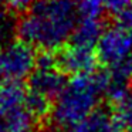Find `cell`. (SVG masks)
Returning <instances> with one entry per match:
<instances>
[{"label": "cell", "instance_id": "6da1fadb", "mask_svg": "<svg viewBox=\"0 0 132 132\" xmlns=\"http://www.w3.org/2000/svg\"><path fill=\"white\" fill-rule=\"evenodd\" d=\"M78 20L77 3L63 0L36 2L20 17L16 31L19 40L41 51L54 53L71 40Z\"/></svg>", "mask_w": 132, "mask_h": 132}, {"label": "cell", "instance_id": "7a4b0ae2", "mask_svg": "<svg viewBox=\"0 0 132 132\" xmlns=\"http://www.w3.org/2000/svg\"><path fill=\"white\" fill-rule=\"evenodd\" d=\"M111 81L109 70H95L89 74L71 77L55 102L51 119L61 131L85 119L98 108V104Z\"/></svg>", "mask_w": 132, "mask_h": 132}, {"label": "cell", "instance_id": "3957f363", "mask_svg": "<svg viewBox=\"0 0 132 132\" xmlns=\"http://www.w3.org/2000/svg\"><path fill=\"white\" fill-rule=\"evenodd\" d=\"M36 48L21 40L0 46V77L4 81L29 80L37 67Z\"/></svg>", "mask_w": 132, "mask_h": 132}, {"label": "cell", "instance_id": "277c9868", "mask_svg": "<svg viewBox=\"0 0 132 132\" xmlns=\"http://www.w3.org/2000/svg\"><path fill=\"white\" fill-rule=\"evenodd\" d=\"M98 61L112 70L121 65L132 54V30L118 24L106 27L97 44Z\"/></svg>", "mask_w": 132, "mask_h": 132}, {"label": "cell", "instance_id": "5b68a950", "mask_svg": "<svg viewBox=\"0 0 132 132\" xmlns=\"http://www.w3.org/2000/svg\"><path fill=\"white\" fill-rule=\"evenodd\" d=\"M57 65L64 74L75 75L89 74L95 71V65L98 63V57L95 50L80 47L75 44H67L55 54Z\"/></svg>", "mask_w": 132, "mask_h": 132}, {"label": "cell", "instance_id": "8992f818", "mask_svg": "<svg viewBox=\"0 0 132 132\" xmlns=\"http://www.w3.org/2000/svg\"><path fill=\"white\" fill-rule=\"evenodd\" d=\"M27 82V88L30 91L38 92L48 100H57L65 88L68 78L67 74L58 68V65H37Z\"/></svg>", "mask_w": 132, "mask_h": 132}, {"label": "cell", "instance_id": "52a82bcc", "mask_svg": "<svg viewBox=\"0 0 132 132\" xmlns=\"http://www.w3.org/2000/svg\"><path fill=\"white\" fill-rule=\"evenodd\" d=\"M123 128L122 121L114 109L98 106L89 117L63 132H122Z\"/></svg>", "mask_w": 132, "mask_h": 132}, {"label": "cell", "instance_id": "ba28073f", "mask_svg": "<svg viewBox=\"0 0 132 132\" xmlns=\"http://www.w3.org/2000/svg\"><path fill=\"white\" fill-rule=\"evenodd\" d=\"M105 29L102 19H80L72 33L71 44L95 50Z\"/></svg>", "mask_w": 132, "mask_h": 132}, {"label": "cell", "instance_id": "9c48e42d", "mask_svg": "<svg viewBox=\"0 0 132 132\" xmlns=\"http://www.w3.org/2000/svg\"><path fill=\"white\" fill-rule=\"evenodd\" d=\"M27 91L29 88L20 81H3L0 84V112L7 114L24 106Z\"/></svg>", "mask_w": 132, "mask_h": 132}, {"label": "cell", "instance_id": "30bf717a", "mask_svg": "<svg viewBox=\"0 0 132 132\" xmlns=\"http://www.w3.org/2000/svg\"><path fill=\"white\" fill-rule=\"evenodd\" d=\"M105 10L115 20V24L132 30V2L111 0L105 3Z\"/></svg>", "mask_w": 132, "mask_h": 132}, {"label": "cell", "instance_id": "8fae6325", "mask_svg": "<svg viewBox=\"0 0 132 132\" xmlns=\"http://www.w3.org/2000/svg\"><path fill=\"white\" fill-rule=\"evenodd\" d=\"M26 108L30 114L34 117V119H43L47 115H51L53 111V104L51 100H48L47 97L38 94L34 91H27V97H26Z\"/></svg>", "mask_w": 132, "mask_h": 132}, {"label": "cell", "instance_id": "7c38bea8", "mask_svg": "<svg viewBox=\"0 0 132 132\" xmlns=\"http://www.w3.org/2000/svg\"><path fill=\"white\" fill-rule=\"evenodd\" d=\"M77 13L80 19H102L105 10V3L97 0H88L77 3Z\"/></svg>", "mask_w": 132, "mask_h": 132}, {"label": "cell", "instance_id": "4fadbf2b", "mask_svg": "<svg viewBox=\"0 0 132 132\" xmlns=\"http://www.w3.org/2000/svg\"><path fill=\"white\" fill-rule=\"evenodd\" d=\"M12 31V19H10V10L6 4L0 3V46L7 43L9 34Z\"/></svg>", "mask_w": 132, "mask_h": 132}, {"label": "cell", "instance_id": "5bb4252c", "mask_svg": "<svg viewBox=\"0 0 132 132\" xmlns=\"http://www.w3.org/2000/svg\"><path fill=\"white\" fill-rule=\"evenodd\" d=\"M109 72H111L114 77L119 78V80H123V81L131 82L132 81V54L129 55V57L126 58L121 65L109 70Z\"/></svg>", "mask_w": 132, "mask_h": 132}, {"label": "cell", "instance_id": "9a60e30c", "mask_svg": "<svg viewBox=\"0 0 132 132\" xmlns=\"http://www.w3.org/2000/svg\"><path fill=\"white\" fill-rule=\"evenodd\" d=\"M114 111L117 112L119 119L122 121L123 126H129V128H131V132H132V94L122 105L117 106Z\"/></svg>", "mask_w": 132, "mask_h": 132}, {"label": "cell", "instance_id": "2e32d148", "mask_svg": "<svg viewBox=\"0 0 132 132\" xmlns=\"http://www.w3.org/2000/svg\"><path fill=\"white\" fill-rule=\"evenodd\" d=\"M0 132H9V125H7V119L4 114L0 112Z\"/></svg>", "mask_w": 132, "mask_h": 132}]
</instances>
